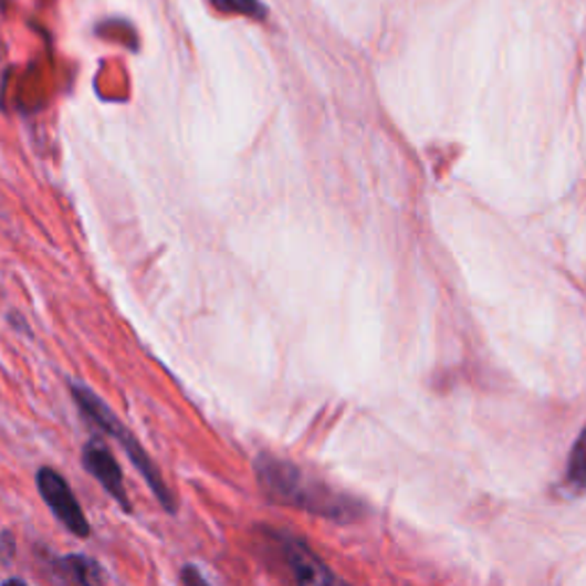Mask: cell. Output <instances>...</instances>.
<instances>
[{
	"label": "cell",
	"instance_id": "1",
	"mask_svg": "<svg viewBox=\"0 0 586 586\" xmlns=\"http://www.w3.org/2000/svg\"><path fill=\"white\" fill-rule=\"evenodd\" d=\"M257 479L262 483L264 493L280 504L299 506L314 515L333 520H348L357 513L355 502L333 493L331 488L312 481L299 468H293L286 461H278L273 456H262L257 461Z\"/></svg>",
	"mask_w": 586,
	"mask_h": 586
},
{
	"label": "cell",
	"instance_id": "2",
	"mask_svg": "<svg viewBox=\"0 0 586 586\" xmlns=\"http://www.w3.org/2000/svg\"><path fill=\"white\" fill-rule=\"evenodd\" d=\"M72 397L79 404L81 412L92 421L94 427H100L104 433H108L111 438H115L122 444V449L126 451L128 459H132L136 470L143 474V479L151 488V493L156 495L160 506L166 509L168 513H177V500H175L170 488L166 485V479L160 477L158 468L149 459V453L140 447L136 436L122 425V421L117 419V415L100 397H96L92 389H87L83 385H72Z\"/></svg>",
	"mask_w": 586,
	"mask_h": 586
},
{
	"label": "cell",
	"instance_id": "3",
	"mask_svg": "<svg viewBox=\"0 0 586 586\" xmlns=\"http://www.w3.org/2000/svg\"><path fill=\"white\" fill-rule=\"evenodd\" d=\"M38 488L42 493V500L46 502V506L53 511V515L60 520V523L67 527L74 536L79 538H87L90 536V523L87 517L79 504V500L74 498L70 483L64 481V477L51 468H42L38 472Z\"/></svg>",
	"mask_w": 586,
	"mask_h": 586
},
{
	"label": "cell",
	"instance_id": "4",
	"mask_svg": "<svg viewBox=\"0 0 586 586\" xmlns=\"http://www.w3.org/2000/svg\"><path fill=\"white\" fill-rule=\"evenodd\" d=\"M83 468L104 485V491L124 509V511H132V502L126 498V488H124V477L122 470L117 465V461L113 459L111 449L100 442V440H90L83 447Z\"/></svg>",
	"mask_w": 586,
	"mask_h": 586
},
{
	"label": "cell",
	"instance_id": "5",
	"mask_svg": "<svg viewBox=\"0 0 586 586\" xmlns=\"http://www.w3.org/2000/svg\"><path fill=\"white\" fill-rule=\"evenodd\" d=\"M282 555L289 564L293 584L296 586H333L331 571L314 555V552L299 538L280 536Z\"/></svg>",
	"mask_w": 586,
	"mask_h": 586
},
{
	"label": "cell",
	"instance_id": "6",
	"mask_svg": "<svg viewBox=\"0 0 586 586\" xmlns=\"http://www.w3.org/2000/svg\"><path fill=\"white\" fill-rule=\"evenodd\" d=\"M55 571L74 586H102L104 584L100 564L90 557H81V555L62 557L55 562Z\"/></svg>",
	"mask_w": 586,
	"mask_h": 586
},
{
	"label": "cell",
	"instance_id": "7",
	"mask_svg": "<svg viewBox=\"0 0 586 586\" xmlns=\"http://www.w3.org/2000/svg\"><path fill=\"white\" fill-rule=\"evenodd\" d=\"M566 481L575 493L586 491V427L577 436L571 456H568V470H566Z\"/></svg>",
	"mask_w": 586,
	"mask_h": 586
},
{
	"label": "cell",
	"instance_id": "8",
	"mask_svg": "<svg viewBox=\"0 0 586 586\" xmlns=\"http://www.w3.org/2000/svg\"><path fill=\"white\" fill-rule=\"evenodd\" d=\"M211 6L222 14H234V17H250V19H262L264 8L259 0H211Z\"/></svg>",
	"mask_w": 586,
	"mask_h": 586
},
{
	"label": "cell",
	"instance_id": "9",
	"mask_svg": "<svg viewBox=\"0 0 586 586\" xmlns=\"http://www.w3.org/2000/svg\"><path fill=\"white\" fill-rule=\"evenodd\" d=\"M181 582H184V586H211L195 566H186L181 571Z\"/></svg>",
	"mask_w": 586,
	"mask_h": 586
},
{
	"label": "cell",
	"instance_id": "10",
	"mask_svg": "<svg viewBox=\"0 0 586 586\" xmlns=\"http://www.w3.org/2000/svg\"><path fill=\"white\" fill-rule=\"evenodd\" d=\"M3 586H25L21 579H8Z\"/></svg>",
	"mask_w": 586,
	"mask_h": 586
},
{
	"label": "cell",
	"instance_id": "11",
	"mask_svg": "<svg viewBox=\"0 0 586 586\" xmlns=\"http://www.w3.org/2000/svg\"><path fill=\"white\" fill-rule=\"evenodd\" d=\"M0 53H3V51H0Z\"/></svg>",
	"mask_w": 586,
	"mask_h": 586
}]
</instances>
